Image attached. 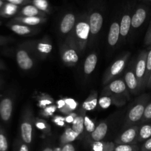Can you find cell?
Wrapping results in <instances>:
<instances>
[{"mask_svg":"<svg viewBox=\"0 0 151 151\" xmlns=\"http://www.w3.org/2000/svg\"><path fill=\"white\" fill-rule=\"evenodd\" d=\"M133 10L131 7H128L122 14L119 20L120 26V39L119 42L123 43L126 40L127 37L130 34L131 30V17H132Z\"/></svg>","mask_w":151,"mask_h":151,"instance_id":"cell-15","label":"cell"},{"mask_svg":"<svg viewBox=\"0 0 151 151\" xmlns=\"http://www.w3.org/2000/svg\"><path fill=\"white\" fill-rule=\"evenodd\" d=\"M59 52L62 62L64 65L74 67L78 64L81 52L72 33L66 36L64 41L60 43Z\"/></svg>","mask_w":151,"mask_h":151,"instance_id":"cell-4","label":"cell"},{"mask_svg":"<svg viewBox=\"0 0 151 151\" xmlns=\"http://www.w3.org/2000/svg\"><path fill=\"white\" fill-rule=\"evenodd\" d=\"M60 151H75V148L72 144L67 143L62 147Z\"/></svg>","mask_w":151,"mask_h":151,"instance_id":"cell-47","label":"cell"},{"mask_svg":"<svg viewBox=\"0 0 151 151\" xmlns=\"http://www.w3.org/2000/svg\"><path fill=\"white\" fill-rule=\"evenodd\" d=\"M145 1H148V2H151V0H144Z\"/></svg>","mask_w":151,"mask_h":151,"instance_id":"cell-53","label":"cell"},{"mask_svg":"<svg viewBox=\"0 0 151 151\" xmlns=\"http://www.w3.org/2000/svg\"><path fill=\"white\" fill-rule=\"evenodd\" d=\"M15 41L14 38L11 36H7L0 35V46L5 45L9 43L13 42Z\"/></svg>","mask_w":151,"mask_h":151,"instance_id":"cell-42","label":"cell"},{"mask_svg":"<svg viewBox=\"0 0 151 151\" xmlns=\"http://www.w3.org/2000/svg\"><path fill=\"white\" fill-rule=\"evenodd\" d=\"M151 73V46L149 47L147 50V67H146V74H145V84H147L148 78L150 77Z\"/></svg>","mask_w":151,"mask_h":151,"instance_id":"cell-36","label":"cell"},{"mask_svg":"<svg viewBox=\"0 0 151 151\" xmlns=\"http://www.w3.org/2000/svg\"><path fill=\"white\" fill-rule=\"evenodd\" d=\"M31 4L47 14L52 13V7L48 0H32Z\"/></svg>","mask_w":151,"mask_h":151,"instance_id":"cell-32","label":"cell"},{"mask_svg":"<svg viewBox=\"0 0 151 151\" xmlns=\"http://www.w3.org/2000/svg\"><path fill=\"white\" fill-rule=\"evenodd\" d=\"M78 16L72 12L66 13L60 19L58 25V31L61 36H67L74 30Z\"/></svg>","mask_w":151,"mask_h":151,"instance_id":"cell-14","label":"cell"},{"mask_svg":"<svg viewBox=\"0 0 151 151\" xmlns=\"http://www.w3.org/2000/svg\"><path fill=\"white\" fill-rule=\"evenodd\" d=\"M15 96L13 93L3 96L0 100V119L4 124H9L12 119Z\"/></svg>","mask_w":151,"mask_h":151,"instance_id":"cell-10","label":"cell"},{"mask_svg":"<svg viewBox=\"0 0 151 151\" xmlns=\"http://www.w3.org/2000/svg\"><path fill=\"white\" fill-rule=\"evenodd\" d=\"M115 147L116 146L113 142H106L103 144V151H114Z\"/></svg>","mask_w":151,"mask_h":151,"instance_id":"cell-45","label":"cell"},{"mask_svg":"<svg viewBox=\"0 0 151 151\" xmlns=\"http://www.w3.org/2000/svg\"><path fill=\"white\" fill-rule=\"evenodd\" d=\"M8 141L2 124H0V151H7Z\"/></svg>","mask_w":151,"mask_h":151,"instance_id":"cell-34","label":"cell"},{"mask_svg":"<svg viewBox=\"0 0 151 151\" xmlns=\"http://www.w3.org/2000/svg\"><path fill=\"white\" fill-rule=\"evenodd\" d=\"M146 88H148V89H151V73L150 77L148 78V81H147V84H146Z\"/></svg>","mask_w":151,"mask_h":151,"instance_id":"cell-49","label":"cell"},{"mask_svg":"<svg viewBox=\"0 0 151 151\" xmlns=\"http://www.w3.org/2000/svg\"><path fill=\"white\" fill-rule=\"evenodd\" d=\"M128 98L124 96H116V95H109V96H101L98 100V105L101 109L105 110L109 108L111 105H115L116 107H121L126 103Z\"/></svg>","mask_w":151,"mask_h":151,"instance_id":"cell-16","label":"cell"},{"mask_svg":"<svg viewBox=\"0 0 151 151\" xmlns=\"http://www.w3.org/2000/svg\"><path fill=\"white\" fill-rule=\"evenodd\" d=\"M42 151H53V150L50 147H45Z\"/></svg>","mask_w":151,"mask_h":151,"instance_id":"cell-51","label":"cell"},{"mask_svg":"<svg viewBox=\"0 0 151 151\" xmlns=\"http://www.w3.org/2000/svg\"><path fill=\"white\" fill-rule=\"evenodd\" d=\"M114 151H138L137 145L118 144L115 147Z\"/></svg>","mask_w":151,"mask_h":151,"instance_id":"cell-38","label":"cell"},{"mask_svg":"<svg viewBox=\"0 0 151 151\" xmlns=\"http://www.w3.org/2000/svg\"><path fill=\"white\" fill-rule=\"evenodd\" d=\"M28 145L29 144L24 142L20 138V139L16 140L15 144V151H29Z\"/></svg>","mask_w":151,"mask_h":151,"instance_id":"cell-39","label":"cell"},{"mask_svg":"<svg viewBox=\"0 0 151 151\" xmlns=\"http://www.w3.org/2000/svg\"><path fill=\"white\" fill-rule=\"evenodd\" d=\"M1 25V21H0V25Z\"/></svg>","mask_w":151,"mask_h":151,"instance_id":"cell-54","label":"cell"},{"mask_svg":"<svg viewBox=\"0 0 151 151\" xmlns=\"http://www.w3.org/2000/svg\"><path fill=\"white\" fill-rule=\"evenodd\" d=\"M77 115H78V112H72L68 115H65V120H66V124H72L76 118Z\"/></svg>","mask_w":151,"mask_h":151,"instance_id":"cell-44","label":"cell"},{"mask_svg":"<svg viewBox=\"0 0 151 151\" xmlns=\"http://www.w3.org/2000/svg\"><path fill=\"white\" fill-rule=\"evenodd\" d=\"M98 57L95 52L89 53L86 58L83 64V73L86 77L89 76L95 70Z\"/></svg>","mask_w":151,"mask_h":151,"instance_id":"cell-23","label":"cell"},{"mask_svg":"<svg viewBox=\"0 0 151 151\" xmlns=\"http://www.w3.org/2000/svg\"><path fill=\"white\" fill-rule=\"evenodd\" d=\"M148 15V8L145 5H139L133 10L131 17V30L139 29L145 22Z\"/></svg>","mask_w":151,"mask_h":151,"instance_id":"cell-17","label":"cell"},{"mask_svg":"<svg viewBox=\"0 0 151 151\" xmlns=\"http://www.w3.org/2000/svg\"><path fill=\"white\" fill-rule=\"evenodd\" d=\"M109 95L124 96L130 99V92L127 87L124 78H116L104 86L101 92V96Z\"/></svg>","mask_w":151,"mask_h":151,"instance_id":"cell-9","label":"cell"},{"mask_svg":"<svg viewBox=\"0 0 151 151\" xmlns=\"http://www.w3.org/2000/svg\"><path fill=\"white\" fill-rule=\"evenodd\" d=\"M3 86H4V81H3L2 78L0 76V90H1L3 88Z\"/></svg>","mask_w":151,"mask_h":151,"instance_id":"cell-50","label":"cell"},{"mask_svg":"<svg viewBox=\"0 0 151 151\" xmlns=\"http://www.w3.org/2000/svg\"><path fill=\"white\" fill-rule=\"evenodd\" d=\"M86 114V111L84 110L81 106L78 110V115L72 124V128L78 134V137L82 136L84 133V117Z\"/></svg>","mask_w":151,"mask_h":151,"instance_id":"cell-22","label":"cell"},{"mask_svg":"<svg viewBox=\"0 0 151 151\" xmlns=\"http://www.w3.org/2000/svg\"><path fill=\"white\" fill-rule=\"evenodd\" d=\"M15 58L19 68L23 71L32 70L36 64L35 57L23 42L16 48Z\"/></svg>","mask_w":151,"mask_h":151,"instance_id":"cell-7","label":"cell"},{"mask_svg":"<svg viewBox=\"0 0 151 151\" xmlns=\"http://www.w3.org/2000/svg\"><path fill=\"white\" fill-rule=\"evenodd\" d=\"M109 130V123L107 120L100 121L98 125L96 126L95 130L90 134L91 139L94 142H101L107 135Z\"/></svg>","mask_w":151,"mask_h":151,"instance_id":"cell-21","label":"cell"},{"mask_svg":"<svg viewBox=\"0 0 151 151\" xmlns=\"http://www.w3.org/2000/svg\"><path fill=\"white\" fill-rule=\"evenodd\" d=\"M88 23L90 27V38L88 46H92L103 28V13L100 9L91 8L88 12Z\"/></svg>","mask_w":151,"mask_h":151,"instance_id":"cell-8","label":"cell"},{"mask_svg":"<svg viewBox=\"0 0 151 151\" xmlns=\"http://www.w3.org/2000/svg\"><path fill=\"white\" fill-rule=\"evenodd\" d=\"M144 43L146 46H151V21L145 36Z\"/></svg>","mask_w":151,"mask_h":151,"instance_id":"cell-43","label":"cell"},{"mask_svg":"<svg viewBox=\"0 0 151 151\" xmlns=\"http://www.w3.org/2000/svg\"><path fill=\"white\" fill-rule=\"evenodd\" d=\"M58 110L57 105L53 104V105H49L46 107L41 109L39 112V115L42 118H50L54 115L55 111Z\"/></svg>","mask_w":151,"mask_h":151,"instance_id":"cell-33","label":"cell"},{"mask_svg":"<svg viewBox=\"0 0 151 151\" xmlns=\"http://www.w3.org/2000/svg\"><path fill=\"white\" fill-rule=\"evenodd\" d=\"M98 93L96 90H92L89 96L86 99L83 103L81 105V107L85 111L94 110L98 105Z\"/></svg>","mask_w":151,"mask_h":151,"instance_id":"cell-25","label":"cell"},{"mask_svg":"<svg viewBox=\"0 0 151 151\" xmlns=\"http://www.w3.org/2000/svg\"><path fill=\"white\" fill-rule=\"evenodd\" d=\"M120 39V26H119V20L116 19L113 21L110 25L108 34V44L110 48H114L116 47L119 42Z\"/></svg>","mask_w":151,"mask_h":151,"instance_id":"cell-19","label":"cell"},{"mask_svg":"<svg viewBox=\"0 0 151 151\" xmlns=\"http://www.w3.org/2000/svg\"><path fill=\"white\" fill-rule=\"evenodd\" d=\"M135 64L136 60H132L130 63V65L128 67L124 74V80L126 84L127 87L129 90L130 93L133 95H137L139 92H141L139 86L138 80L135 73Z\"/></svg>","mask_w":151,"mask_h":151,"instance_id":"cell-12","label":"cell"},{"mask_svg":"<svg viewBox=\"0 0 151 151\" xmlns=\"http://www.w3.org/2000/svg\"><path fill=\"white\" fill-rule=\"evenodd\" d=\"M71 33L78 44L81 53H83L87 46H88L90 38L88 13H83L78 16L76 25Z\"/></svg>","mask_w":151,"mask_h":151,"instance_id":"cell-1","label":"cell"},{"mask_svg":"<svg viewBox=\"0 0 151 151\" xmlns=\"http://www.w3.org/2000/svg\"><path fill=\"white\" fill-rule=\"evenodd\" d=\"M7 69V66H6L5 63L0 59V70H4Z\"/></svg>","mask_w":151,"mask_h":151,"instance_id":"cell-48","label":"cell"},{"mask_svg":"<svg viewBox=\"0 0 151 151\" xmlns=\"http://www.w3.org/2000/svg\"><path fill=\"white\" fill-rule=\"evenodd\" d=\"M52 121L56 124L57 126L60 127H66V120H65V116H62V115H53L52 118Z\"/></svg>","mask_w":151,"mask_h":151,"instance_id":"cell-40","label":"cell"},{"mask_svg":"<svg viewBox=\"0 0 151 151\" xmlns=\"http://www.w3.org/2000/svg\"><path fill=\"white\" fill-rule=\"evenodd\" d=\"M20 9V6L5 1L3 7L0 10V16L4 18H10L13 16H16Z\"/></svg>","mask_w":151,"mask_h":151,"instance_id":"cell-26","label":"cell"},{"mask_svg":"<svg viewBox=\"0 0 151 151\" xmlns=\"http://www.w3.org/2000/svg\"><path fill=\"white\" fill-rule=\"evenodd\" d=\"M95 127L96 126L94 121L91 119V118L88 115L86 114L85 117H84V131L91 134L95 130Z\"/></svg>","mask_w":151,"mask_h":151,"instance_id":"cell-35","label":"cell"},{"mask_svg":"<svg viewBox=\"0 0 151 151\" xmlns=\"http://www.w3.org/2000/svg\"><path fill=\"white\" fill-rule=\"evenodd\" d=\"M78 138H79L78 134L72 130V127H66L65 131L63 132V134L60 136V142L64 145L67 143H70V142H74Z\"/></svg>","mask_w":151,"mask_h":151,"instance_id":"cell-29","label":"cell"},{"mask_svg":"<svg viewBox=\"0 0 151 151\" xmlns=\"http://www.w3.org/2000/svg\"><path fill=\"white\" fill-rule=\"evenodd\" d=\"M63 99L65 101V106L59 111L61 113L64 114L65 115L72 112H75V110H77L78 107V102L72 98L66 97Z\"/></svg>","mask_w":151,"mask_h":151,"instance_id":"cell-27","label":"cell"},{"mask_svg":"<svg viewBox=\"0 0 151 151\" xmlns=\"http://www.w3.org/2000/svg\"><path fill=\"white\" fill-rule=\"evenodd\" d=\"M35 99L38 102V106L41 109H43V108L46 107L49 105L55 104L54 99L48 93H40L39 94L35 96Z\"/></svg>","mask_w":151,"mask_h":151,"instance_id":"cell-28","label":"cell"},{"mask_svg":"<svg viewBox=\"0 0 151 151\" xmlns=\"http://www.w3.org/2000/svg\"><path fill=\"white\" fill-rule=\"evenodd\" d=\"M7 27L16 34L22 36H32L40 32L41 29L38 26H29L19 22L10 21Z\"/></svg>","mask_w":151,"mask_h":151,"instance_id":"cell-13","label":"cell"},{"mask_svg":"<svg viewBox=\"0 0 151 151\" xmlns=\"http://www.w3.org/2000/svg\"><path fill=\"white\" fill-rule=\"evenodd\" d=\"M131 53L129 52L121 55L107 68L103 77V85H106L113 80L117 78V77L121 75L123 71H125Z\"/></svg>","mask_w":151,"mask_h":151,"instance_id":"cell-6","label":"cell"},{"mask_svg":"<svg viewBox=\"0 0 151 151\" xmlns=\"http://www.w3.org/2000/svg\"><path fill=\"white\" fill-rule=\"evenodd\" d=\"M151 121V101L149 102L147 105L146 106L145 110L144 115H143L142 118L140 123L144 124V123L150 122Z\"/></svg>","mask_w":151,"mask_h":151,"instance_id":"cell-37","label":"cell"},{"mask_svg":"<svg viewBox=\"0 0 151 151\" xmlns=\"http://www.w3.org/2000/svg\"><path fill=\"white\" fill-rule=\"evenodd\" d=\"M147 50H145L140 52L136 59L135 73L141 91L146 88L145 79L146 67H147Z\"/></svg>","mask_w":151,"mask_h":151,"instance_id":"cell-11","label":"cell"},{"mask_svg":"<svg viewBox=\"0 0 151 151\" xmlns=\"http://www.w3.org/2000/svg\"><path fill=\"white\" fill-rule=\"evenodd\" d=\"M47 13H44L37 8L33 4H29L22 6L16 16H39V17H47Z\"/></svg>","mask_w":151,"mask_h":151,"instance_id":"cell-24","label":"cell"},{"mask_svg":"<svg viewBox=\"0 0 151 151\" xmlns=\"http://www.w3.org/2000/svg\"></svg>","mask_w":151,"mask_h":151,"instance_id":"cell-55","label":"cell"},{"mask_svg":"<svg viewBox=\"0 0 151 151\" xmlns=\"http://www.w3.org/2000/svg\"><path fill=\"white\" fill-rule=\"evenodd\" d=\"M23 43L32 52L35 59L41 60L47 59L53 48L52 43L48 36H44L38 39L27 40Z\"/></svg>","mask_w":151,"mask_h":151,"instance_id":"cell-5","label":"cell"},{"mask_svg":"<svg viewBox=\"0 0 151 151\" xmlns=\"http://www.w3.org/2000/svg\"><path fill=\"white\" fill-rule=\"evenodd\" d=\"M35 125L38 130H41L44 134L49 135L51 133V127L50 124L43 118H39V117L35 118Z\"/></svg>","mask_w":151,"mask_h":151,"instance_id":"cell-31","label":"cell"},{"mask_svg":"<svg viewBox=\"0 0 151 151\" xmlns=\"http://www.w3.org/2000/svg\"><path fill=\"white\" fill-rule=\"evenodd\" d=\"M4 3H5V1H4V0H0V10H1V7H3V5L4 4Z\"/></svg>","mask_w":151,"mask_h":151,"instance_id":"cell-52","label":"cell"},{"mask_svg":"<svg viewBox=\"0 0 151 151\" xmlns=\"http://www.w3.org/2000/svg\"><path fill=\"white\" fill-rule=\"evenodd\" d=\"M139 129V127L137 124L125 129L116 139V142L118 144H130L134 141H137Z\"/></svg>","mask_w":151,"mask_h":151,"instance_id":"cell-18","label":"cell"},{"mask_svg":"<svg viewBox=\"0 0 151 151\" xmlns=\"http://www.w3.org/2000/svg\"><path fill=\"white\" fill-rule=\"evenodd\" d=\"M35 121L33 110L29 105L24 106L22 111L19 121L20 138L27 144L32 143L35 132Z\"/></svg>","mask_w":151,"mask_h":151,"instance_id":"cell-2","label":"cell"},{"mask_svg":"<svg viewBox=\"0 0 151 151\" xmlns=\"http://www.w3.org/2000/svg\"><path fill=\"white\" fill-rule=\"evenodd\" d=\"M142 151H151V137L145 142L142 147Z\"/></svg>","mask_w":151,"mask_h":151,"instance_id":"cell-46","label":"cell"},{"mask_svg":"<svg viewBox=\"0 0 151 151\" xmlns=\"http://www.w3.org/2000/svg\"><path fill=\"white\" fill-rule=\"evenodd\" d=\"M151 137V123L144 124L139 127L138 133L137 141L138 142H145Z\"/></svg>","mask_w":151,"mask_h":151,"instance_id":"cell-30","label":"cell"},{"mask_svg":"<svg viewBox=\"0 0 151 151\" xmlns=\"http://www.w3.org/2000/svg\"><path fill=\"white\" fill-rule=\"evenodd\" d=\"M4 1L12 3V4H16L19 6H24L27 4H31L32 0H4Z\"/></svg>","mask_w":151,"mask_h":151,"instance_id":"cell-41","label":"cell"},{"mask_svg":"<svg viewBox=\"0 0 151 151\" xmlns=\"http://www.w3.org/2000/svg\"><path fill=\"white\" fill-rule=\"evenodd\" d=\"M150 100V96L147 93L141 95L134 102L132 106L130 107L129 110L125 115V120L123 124V129L128 128L131 126L136 125L140 122L144 115L146 106Z\"/></svg>","mask_w":151,"mask_h":151,"instance_id":"cell-3","label":"cell"},{"mask_svg":"<svg viewBox=\"0 0 151 151\" xmlns=\"http://www.w3.org/2000/svg\"><path fill=\"white\" fill-rule=\"evenodd\" d=\"M10 21L19 22L29 26H38L44 25L47 21V17H39V16H16Z\"/></svg>","mask_w":151,"mask_h":151,"instance_id":"cell-20","label":"cell"}]
</instances>
